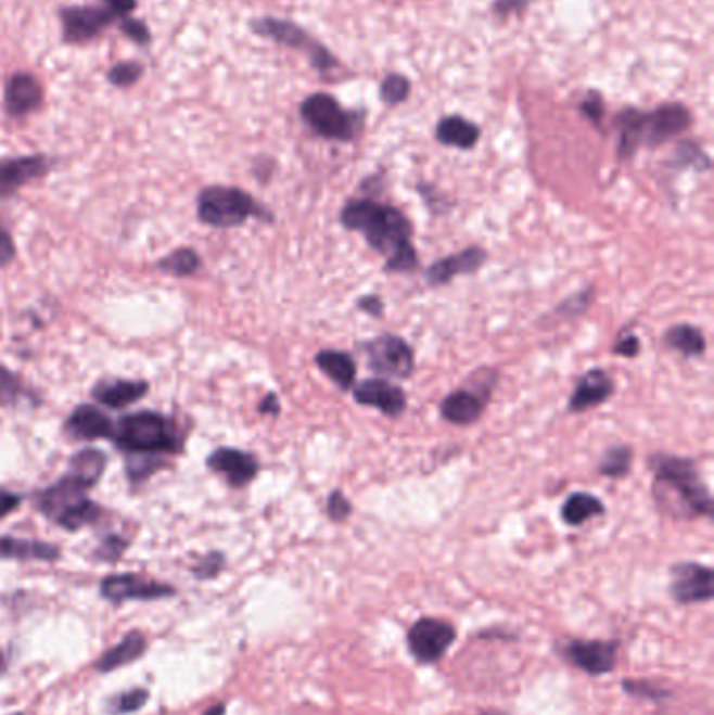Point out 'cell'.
<instances>
[{
    "label": "cell",
    "instance_id": "cell-15",
    "mask_svg": "<svg viewBox=\"0 0 714 715\" xmlns=\"http://www.w3.org/2000/svg\"><path fill=\"white\" fill-rule=\"evenodd\" d=\"M353 396L360 406H373L382 414L392 417V419L400 417L407 408L405 392L398 385L390 383L387 379H382V376L365 379L362 383H358L353 387Z\"/></svg>",
    "mask_w": 714,
    "mask_h": 715
},
{
    "label": "cell",
    "instance_id": "cell-32",
    "mask_svg": "<svg viewBox=\"0 0 714 715\" xmlns=\"http://www.w3.org/2000/svg\"><path fill=\"white\" fill-rule=\"evenodd\" d=\"M157 268L173 277H191L193 272H197L202 268V259L195 250L180 247L177 252L168 254L166 258L160 259Z\"/></svg>",
    "mask_w": 714,
    "mask_h": 715
},
{
    "label": "cell",
    "instance_id": "cell-16",
    "mask_svg": "<svg viewBox=\"0 0 714 715\" xmlns=\"http://www.w3.org/2000/svg\"><path fill=\"white\" fill-rule=\"evenodd\" d=\"M44 101V88L36 76L17 72L4 82V112L11 117H26L40 110Z\"/></svg>",
    "mask_w": 714,
    "mask_h": 715
},
{
    "label": "cell",
    "instance_id": "cell-41",
    "mask_svg": "<svg viewBox=\"0 0 714 715\" xmlns=\"http://www.w3.org/2000/svg\"><path fill=\"white\" fill-rule=\"evenodd\" d=\"M126 548H128V542L124 540V538H119V536H110V538H105L103 540V544L97 548V559H101V561H107V563H116L118 559H122V554L126 552Z\"/></svg>",
    "mask_w": 714,
    "mask_h": 715
},
{
    "label": "cell",
    "instance_id": "cell-28",
    "mask_svg": "<svg viewBox=\"0 0 714 715\" xmlns=\"http://www.w3.org/2000/svg\"><path fill=\"white\" fill-rule=\"evenodd\" d=\"M664 344L675 352H681L684 356H691V358H700L706 354L704 333L698 327L687 324V322L671 327L664 335Z\"/></svg>",
    "mask_w": 714,
    "mask_h": 715
},
{
    "label": "cell",
    "instance_id": "cell-27",
    "mask_svg": "<svg viewBox=\"0 0 714 715\" xmlns=\"http://www.w3.org/2000/svg\"><path fill=\"white\" fill-rule=\"evenodd\" d=\"M436 139L447 146L472 149L480 141V128L466 117L448 115L443 117L436 128Z\"/></svg>",
    "mask_w": 714,
    "mask_h": 715
},
{
    "label": "cell",
    "instance_id": "cell-31",
    "mask_svg": "<svg viewBox=\"0 0 714 715\" xmlns=\"http://www.w3.org/2000/svg\"><path fill=\"white\" fill-rule=\"evenodd\" d=\"M105 467H107V457L101 450L87 448V450H80L76 457L72 458L69 475H74L85 486L92 487L99 484Z\"/></svg>",
    "mask_w": 714,
    "mask_h": 715
},
{
    "label": "cell",
    "instance_id": "cell-13",
    "mask_svg": "<svg viewBox=\"0 0 714 715\" xmlns=\"http://www.w3.org/2000/svg\"><path fill=\"white\" fill-rule=\"evenodd\" d=\"M671 597L679 604L713 601L714 573L700 563H677L671 570Z\"/></svg>",
    "mask_w": 714,
    "mask_h": 715
},
{
    "label": "cell",
    "instance_id": "cell-9",
    "mask_svg": "<svg viewBox=\"0 0 714 715\" xmlns=\"http://www.w3.org/2000/svg\"><path fill=\"white\" fill-rule=\"evenodd\" d=\"M252 29L258 36H265V38H270L279 44H285V47H292V49H299V51L308 53V58H310L317 69L326 72V69L335 67L333 55L328 53L321 44H317L304 29L298 28L292 22L275 20V17H260V20L252 22Z\"/></svg>",
    "mask_w": 714,
    "mask_h": 715
},
{
    "label": "cell",
    "instance_id": "cell-52",
    "mask_svg": "<svg viewBox=\"0 0 714 715\" xmlns=\"http://www.w3.org/2000/svg\"><path fill=\"white\" fill-rule=\"evenodd\" d=\"M227 714V705L225 703H216L214 707H209L208 712L204 715H225Z\"/></svg>",
    "mask_w": 714,
    "mask_h": 715
},
{
    "label": "cell",
    "instance_id": "cell-55",
    "mask_svg": "<svg viewBox=\"0 0 714 715\" xmlns=\"http://www.w3.org/2000/svg\"><path fill=\"white\" fill-rule=\"evenodd\" d=\"M11 715H24V714H11Z\"/></svg>",
    "mask_w": 714,
    "mask_h": 715
},
{
    "label": "cell",
    "instance_id": "cell-44",
    "mask_svg": "<svg viewBox=\"0 0 714 715\" xmlns=\"http://www.w3.org/2000/svg\"><path fill=\"white\" fill-rule=\"evenodd\" d=\"M15 256H17V250H15L13 237H11L9 230L0 225V268L7 266V264H11L15 259Z\"/></svg>",
    "mask_w": 714,
    "mask_h": 715
},
{
    "label": "cell",
    "instance_id": "cell-6",
    "mask_svg": "<svg viewBox=\"0 0 714 715\" xmlns=\"http://www.w3.org/2000/svg\"><path fill=\"white\" fill-rule=\"evenodd\" d=\"M302 119L306 126L317 132L319 137L329 141H353L360 130V117L358 114L346 112L335 97L328 92L310 94L302 107H299Z\"/></svg>",
    "mask_w": 714,
    "mask_h": 715
},
{
    "label": "cell",
    "instance_id": "cell-43",
    "mask_svg": "<svg viewBox=\"0 0 714 715\" xmlns=\"http://www.w3.org/2000/svg\"><path fill=\"white\" fill-rule=\"evenodd\" d=\"M623 690L626 694L641 697V699H664L666 690L655 687L652 682H641V680H623Z\"/></svg>",
    "mask_w": 714,
    "mask_h": 715
},
{
    "label": "cell",
    "instance_id": "cell-34",
    "mask_svg": "<svg viewBox=\"0 0 714 715\" xmlns=\"http://www.w3.org/2000/svg\"><path fill=\"white\" fill-rule=\"evenodd\" d=\"M148 701H150V690L148 688H130V690L122 692V694L110 701V714H135L139 710H143L148 705Z\"/></svg>",
    "mask_w": 714,
    "mask_h": 715
},
{
    "label": "cell",
    "instance_id": "cell-4",
    "mask_svg": "<svg viewBox=\"0 0 714 715\" xmlns=\"http://www.w3.org/2000/svg\"><path fill=\"white\" fill-rule=\"evenodd\" d=\"M90 487L74 475H63L53 486L36 494V507L42 515L67 532H78L101 516V507L89 498Z\"/></svg>",
    "mask_w": 714,
    "mask_h": 715
},
{
    "label": "cell",
    "instance_id": "cell-29",
    "mask_svg": "<svg viewBox=\"0 0 714 715\" xmlns=\"http://www.w3.org/2000/svg\"><path fill=\"white\" fill-rule=\"evenodd\" d=\"M605 507L603 502L587 491H576L572 496H568V500L562 507V519L570 527H578L583 523H587L594 516L603 515Z\"/></svg>",
    "mask_w": 714,
    "mask_h": 715
},
{
    "label": "cell",
    "instance_id": "cell-54",
    "mask_svg": "<svg viewBox=\"0 0 714 715\" xmlns=\"http://www.w3.org/2000/svg\"><path fill=\"white\" fill-rule=\"evenodd\" d=\"M2 672H4V655L0 653V676H2Z\"/></svg>",
    "mask_w": 714,
    "mask_h": 715
},
{
    "label": "cell",
    "instance_id": "cell-3",
    "mask_svg": "<svg viewBox=\"0 0 714 715\" xmlns=\"http://www.w3.org/2000/svg\"><path fill=\"white\" fill-rule=\"evenodd\" d=\"M119 450L128 455H175L180 450V439L170 419L157 412H135L122 417L112 433Z\"/></svg>",
    "mask_w": 714,
    "mask_h": 715
},
{
    "label": "cell",
    "instance_id": "cell-48",
    "mask_svg": "<svg viewBox=\"0 0 714 715\" xmlns=\"http://www.w3.org/2000/svg\"><path fill=\"white\" fill-rule=\"evenodd\" d=\"M581 110L587 114V117L591 119V122H596V124H599L601 122V115H603V103H601V97L599 94H591L583 105H581Z\"/></svg>",
    "mask_w": 714,
    "mask_h": 715
},
{
    "label": "cell",
    "instance_id": "cell-37",
    "mask_svg": "<svg viewBox=\"0 0 714 715\" xmlns=\"http://www.w3.org/2000/svg\"><path fill=\"white\" fill-rule=\"evenodd\" d=\"M24 396L22 379L15 372L0 367V406H11Z\"/></svg>",
    "mask_w": 714,
    "mask_h": 715
},
{
    "label": "cell",
    "instance_id": "cell-25",
    "mask_svg": "<svg viewBox=\"0 0 714 715\" xmlns=\"http://www.w3.org/2000/svg\"><path fill=\"white\" fill-rule=\"evenodd\" d=\"M61 557V550L53 544L40 540H24V538H0V559L4 561H44L53 563Z\"/></svg>",
    "mask_w": 714,
    "mask_h": 715
},
{
    "label": "cell",
    "instance_id": "cell-2",
    "mask_svg": "<svg viewBox=\"0 0 714 715\" xmlns=\"http://www.w3.org/2000/svg\"><path fill=\"white\" fill-rule=\"evenodd\" d=\"M652 469L655 502L666 513L679 519L713 516V496L691 458L655 455Z\"/></svg>",
    "mask_w": 714,
    "mask_h": 715
},
{
    "label": "cell",
    "instance_id": "cell-40",
    "mask_svg": "<svg viewBox=\"0 0 714 715\" xmlns=\"http://www.w3.org/2000/svg\"><path fill=\"white\" fill-rule=\"evenodd\" d=\"M353 515V502L340 491H331L328 498V516L333 523H342Z\"/></svg>",
    "mask_w": 714,
    "mask_h": 715
},
{
    "label": "cell",
    "instance_id": "cell-42",
    "mask_svg": "<svg viewBox=\"0 0 714 715\" xmlns=\"http://www.w3.org/2000/svg\"><path fill=\"white\" fill-rule=\"evenodd\" d=\"M225 567V557L220 552H209L208 557H204L195 567L193 573L197 579H212L218 573L222 572Z\"/></svg>",
    "mask_w": 714,
    "mask_h": 715
},
{
    "label": "cell",
    "instance_id": "cell-35",
    "mask_svg": "<svg viewBox=\"0 0 714 715\" xmlns=\"http://www.w3.org/2000/svg\"><path fill=\"white\" fill-rule=\"evenodd\" d=\"M143 74H145L143 63H139V61H119L107 72V80H110L112 87L130 88L143 78Z\"/></svg>",
    "mask_w": 714,
    "mask_h": 715
},
{
    "label": "cell",
    "instance_id": "cell-10",
    "mask_svg": "<svg viewBox=\"0 0 714 715\" xmlns=\"http://www.w3.org/2000/svg\"><path fill=\"white\" fill-rule=\"evenodd\" d=\"M60 20L63 42L80 47L94 40L103 29L110 28L118 20V15H114L107 7L78 4V7H63L60 11Z\"/></svg>",
    "mask_w": 714,
    "mask_h": 715
},
{
    "label": "cell",
    "instance_id": "cell-17",
    "mask_svg": "<svg viewBox=\"0 0 714 715\" xmlns=\"http://www.w3.org/2000/svg\"><path fill=\"white\" fill-rule=\"evenodd\" d=\"M208 467L222 475L229 486L243 487L252 484L260 471V462L254 455H247L238 448H218L208 457Z\"/></svg>",
    "mask_w": 714,
    "mask_h": 715
},
{
    "label": "cell",
    "instance_id": "cell-46",
    "mask_svg": "<svg viewBox=\"0 0 714 715\" xmlns=\"http://www.w3.org/2000/svg\"><path fill=\"white\" fill-rule=\"evenodd\" d=\"M20 505H22L20 494H13L9 489H0V519L15 513L20 509Z\"/></svg>",
    "mask_w": 714,
    "mask_h": 715
},
{
    "label": "cell",
    "instance_id": "cell-12",
    "mask_svg": "<svg viewBox=\"0 0 714 715\" xmlns=\"http://www.w3.org/2000/svg\"><path fill=\"white\" fill-rule=\"evenodd\" d=\"M619 640H568L562 649L568 663L589 676L610 674L619 661Z\"/></svg>",
    "mask_w": 714,
    "mask_h": 715
},
{
    "label": "cell",
    "instance_id": "cell-36",
    "mask_svg": "<svg viewBox=\"0 0 714 715\" xmlns=\"http://www.w3.org/2000/svg\"><path fill=\"white\" fill-rule=\"evenodd\" d=\"M380 92H382L384 103H387V105H398V103L407 101V97L411 92V82L405 76H400V74H392V76H387L386 80L382 82V90Z\"/></svg>",
    "mask_w": 714,
    "mask_h": 715
},
{
    "label": "cell",
    "instance_id": "cell-30",
    "mask_svg": "<svg viewBox=\"0 0 714 715\" xmlns=\"http://www.w3.org/2000/svg\"><path fill=\"white\" fill-rule=\"evenodd\" d=\"M646 115L637 110H626L619 117V130H621V143H619V155L626 159L630 157L639 144L646 143Z\"/></svg>",
    "mask_w": 714,
    "mask_h": 715
},
{
    "label": "cell",
    "instance_id": "cell-26",
    "mask_svg": "<svg viewBox=\"0 0 714 715\" xmlns=\"http://www.w3.org/2000/svg\"><path fill=\"white\" fill-rule=\"evenodd\" d=\"M148 392H150L148 381H114V383L97 385L92 396L103 406L119 410V408H126L141 398H145Z\"/></svg>",
    "mask_w": 714,
    "mask_h": 715
},
{
    "label": "cell",
    "instance_id": "cell-45",
    "mask_svg": "<svg viewBox=\"0 0 714 715\" xmlns=\"http://www.w3.org/2000/svg\"><path fill=\"white\" fill-rule=\"evenodd\" d=\"M358 310L369 316L384 315V302L380 295H362L357 302Z\"/></svg>",
    "mask_w": 714,
    "mask_h": 715
},
{
    "label": "cell",
    "instance_id": "cell-38",
    "mask_svg": "<svg viewBox=\"0 0 714 715\" xmlns=\"http://www.w3.org/2000/svg\"><path fill=\"white\" fill-rule=\"evenodd\" d=\"M119 31L139 47H150L151 44V31L143 20H137V17H130V15L122 17L119 20Z\"/></svg>",
    "mask_w": 714,
    "mask_h": 715
},
{
    "label": "cell",
    "instance_id": "cell-50",
    "mask_svg": "<svg viewBox=\"0 0 714 715\" xmlns=\"http://www.w3.org/2000/svg\"><path fill=\"white\" fill-rule=\"evenodd\" d=\"M105 4L114 15H118V20L128 17L137 9V0H105Z\"/></svg>",
    "mask_w": 714,
    "mask_h": 715
},
{
    "label": "cell",
    "instance_id": "cell-1",
    "mask_svg": "<svg viewBox=\"0 0 714 715\" xmlns=\"http://www.w3.org/2000/svg\"><path fill=\"white\" fill-rule=\"evenodd\" d=\"M340 222L346 230L360 232L371 250L386 258L387 272L416 270L413 225L398 209L373 200H350L340 212Z\"/></svg>",
    "mask_w": 714,
    "mask_h": 715
},
{
    "label": "cell",
    "instance_id": "cell-23",
    "mask_svg": "<svg viewBox=\"0 0 714 715\" xmlns=\"http://www.w3.org/2000/svg\"><path fill=\"white\" fill-rule=\"evenodd\" d=\"M486 398H480L476 392L455 390L450 396L441 401L443 419L452 425H474L484 412Z\"/></svg>",
    "mask_w": 714,
    "mask_h": 715
},
{
    "label": "cell",
    "instance_id": "cell-19",
    "mask_svg": "<svg viewBox=\"0 0 714 715\" xmlns=\"http://www.w3.org/2000/svg\"><path fill=\"white\" fill-rule=\"evenodd\" d=\"M614 390H616V383L614 379L601 369H594V371L585 372L572 396H570V412H587L596 406H601L603 401L610 400L614 396Z\"/></svg>",
    "mask_w": 714,
    "mask_h": 715
},
{
    "label": "cell",
    "instance_id": "cell-20",
    "mask_svg": "<svg viewBox=\"0 0 714 715\" xmlns=\"http://www.w3.org/2000/svg\"><path fill=\"white\" fill-rule=\"evenodd\" d=\"M691 126V114L679 103L662 105L654 114L646 115V143L650 146L666 143Z\"/></svg>",
    "mask_w": 714,
    "mask_h": 715
},
{
    "label": "cell",
    "instance_id": "cell-5",
    "mask_svg": "<svg viewBox=\"0 0 714 715\" xmlns=\"http://www.w3.org/2000/svg\"><path fill=\"white\" fill-rule=\"evenodd\" d=\"M197 218L214 229H235L250 218L272 220L267 207L238 187H206L197 195Z\"/></svg>",
    "mask_w": 714,
    "mask_h": 715
},
{
    "label": "cell",
    "instance_id": "cell-14",
    "mask_svg": "<svg viewBox=\"0 0 714 715\" xmlns=\"http://www.w3.org/2000/svg\"><path fill=\"white\" fill-rule=\"evenodd\" d=\"M51 170V162L44 155H22L0 159V200L15 195L31 180Z\"/></svg>",
    "mask_w": 714,
    "mask_h": 715
},
{
    "label": "cell",
    "instance_id": "cell-39",
    "mask_svg": "<svg viewBox=\"0 0 714 715\" xmlns=\"http://www.w3.org/2000/svg\"><path fill=\"white\" fill-rule=\"evenodd\" d=\"M164 462L150 455H130L128 458V475L132 482H141L153 475L155 469H160Z\"/></svg>",
    "mask_w": 714,
    "mask_h": 715
},
{
    "label": "cell",
    "instance_id": "cell-51",
    "mask_svg": "<svg viewBox=\"0 0 714 715\" xmlns=\"http://www.w3.org/2000/svg\"><path fill=\"white\" fill-rule=\"evenodd\" d=\"M260 414H279V400H277V396L275 394H268V396H265V400L260 401Z\"/></svg>",
    "mask_w": 714,
    "mask_h": 715
},
{
    "label": "cell",
    "instance_id": "cell-22",
    "mask_svg": "<svg viewBox=\"0 0 714 715\" xmlns=\"http://www.w3.org/2000/svg\"><path fill=\"white\" fill-rule=\"evenodd\" d=\"M148 651V638L143 631H128L118 644H114L112 649H107L101 657L94 661V669L99 674H110L116 672L119 667L130 665L132 661L143 657Z\"/></svg>",
    "mask_w": 714,
    "mask_h": 715
},
{
    "label": "cell",
    "instance_id": "cell-49",
    "mask_svg": "<svg viewBox=\"0 0 714 715\" xmlns=\"http://www.w3.org/2000/svg\"><path fill=\"white\" fill-rule=\"evenodd\" d=\"M528 2L533 0H499L495 2V13H499L501 17H507L509 13H520L528 7Z\"/></svg>",
    "mask_w": 714,
    "mask_h": 715
},
{
    "label": "cell",
    "instance_id": "cell-47",
    "mask_svg": "<svg viewBox=\"0 0 714 715\" xmlns=\"http://www.w3.org/2000/svg\"><path fill=\"white\" fill-rule=\"evenodd\" d=\"M614 352L625 356V358H635L641 352V344L637 335H626L619 344L614 345Z\"/></svg>",
    "mask_w": 714,
    "mask_h": 715
},
{
    "label": "cell",
    "instance_id": "cell-8",
    "mask_svg": "<svg viewBox=\"0 0 714 715\" xmlns=\"http://www.w3.org/2000/svg\"><path fill=\"white\" fill-rule=\"evenodd\" d=\"M457 640V629L452 624L438 617H421L409 628L407 647L417 663L432 665L447 655L448 649Z\"/></svg>",
    "mask_w": 714,
    "mask_h": 715
},
{
    "label": "cell",
    "instance_id": "cell-11",
    "mask_svg": "<svg viewBox=\"0 0 714 715\" xmlns=\"http://www.w3.org/2000/svg\"><path fill=\"white\" fill-rule=\"evenodd\" d=\"M101 597L112 604H122L128 601H157V599H168L175 597V588L157 582V579H148L137 573H116L107 575L101 582Z\"/></svg>",
    "mask_w": 714,
    "mask_h": 715
},
{
    "label": "cell",
    "instance_id": "cell-53",
    "mask_svg": "<svg viewBox=\"0 0 714 715\" xmlns=\"http://www.w3.org/2000/svg\"><path fill=\"white\" fill-rule=\"evenodd\" d=\"M477 715H507L506 712H499V710H484Z\"/></svg>",
    "mask_w": 714,
    "mask_h": 715
},
{
    "label": "cell",
    "instance_id": "cell-24",
    "mask_svg": "<svg viewBox=\"0 0 714 715\" xmlns=\"http://www.w3.org/2000/svg\"><path fill=\"white\" fill-rule=\"evenodd\" d=\"M317 367L331 379L342 392H350L357 383V362L350 354L340 349H323L315 356Z\"/></svg>",
    "mask_w": 714,
    "mask_h": 715
},
{
    "label": "cell",
    "instance_id": "cell-7",
    "mask_svg": "<svg viewBox=\"0 0 714 715\" xmlns=\"http://www.w3.org/2000/svg\"><path fill=\"white\" fill-rule=\"evenodd\" d=\"M369 369L382 379H409L416 371L413 347L398 335H380L360 344Z\"/></svg>",
    "mask_w": 714,
    "mask_h": 715
},
{
    "label": "cell",
    "instance_id": "cell-18",
    "mask_svg": "<svg viewBox=\"0 0 714 715\" xmlns=\"http://www.w3.org/2000/svg\"><path fill=\"white\" fill-rule=\"evenodd\" d=\"M486 261V252L482 247H468L463 252L450 254L434 261L425 270V281L430 286H443L461 274H474L480 266Z\"/></svg>",
    "mask_w": 714,
    "mask_h": 715
},
{
    "label": "cell",
    "instance_id": "cell-21",
    "mask_svg": "<svg viewBox=\"0 0 714 715\" xmlns=\"http://www.w3.org/2000/svg\"><path fill=\"white\" fill-rule=\"evenodd\" d=\"M65 431L76 439L90 442V439H99V437H112L114 423L101 408L82 404L65 421Z\"/></svg>",
    "mask_w": 714,
    "mask_h": 715
},
{
    "label": "cell",
    "instance_id": "cell-33",
    "mask_svg": "<svg viewBox=\"0 0 714 715\" xmlns=\"http://www.w3.org/2000/svg\"><path fill=\"white\" fill-rule=\"evenodd\" d=\"M633 464V450L628 446H614L610 448L601 460H599V473L603 477H614V480H623L628 475Z\"/></svg>",
    "mask_w": 714,
    "mask_h": 715
}]
</instances>
